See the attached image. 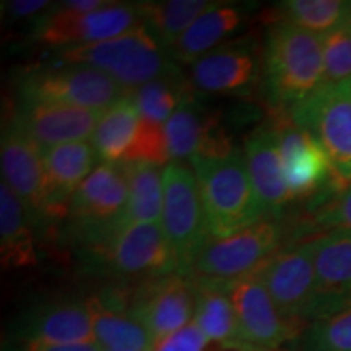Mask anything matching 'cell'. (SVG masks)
Here are the masks:
<instances>
[{
	"label": "cell",
	"instance_id": "4",
	"mask_svg": "<svg viewBox=\"0 0 351 351\" xmlns=\"http://www.w3.org/2000/svg\"><path fill=\"white\" fill-rule=\"evenodd\" d=\"M283 236L280 219L265 218L232 236L210 238L186 275L194 282L231 288L275 256L282 249Z\"/></svg>",
	"mask_w": 351,
	"mask_h": 351
},
{
	"label": "cell",
	"instance_id": "24",
	"mask_svg": "<svg viewBox=\"0 0 351 351\" xmlns=\"http://www.w3.org/2000/svg\"><path fill=\"white\" fill-rule=\"evenodd\" d=\"M32 219L7 182L0 184V258L3 269H20L36 262Z\"/></svg>",
	"mask_w": 351,
	"mask_h": 351
},
{
	"label": "cell",
	"instance_id": "11",
	"mask_svg": "<svg viewBox=\"0 0 351 351\" xmlns=\"http://www.w3.org/2000/svg\"><path fill=\"white\" fill-rule=\"evenodd\" d=\"M257 274L285 319L302 328L311 324L319 300V285L309 238L288 243Z\"/></svg>",
	"mask_w": 351,
	"mask_h": 351
},
{
	"label": "cell",
	"instance_id": "31",
	"mask_svg": "<svg viewBox=\"0 0 351 351\" xmlns=\"http://www.w3.org/2000/svg\"><path fill=\"white\" fill-rule=\"evenodd\" d=\"M300 241L309 238V232L351 231V181L346 184L330 182L314 197L309 212L300 226L295 228Z\"/></svg>",
	"mask_w": 351,
	"mask_h": 351
},
{
	"label": "cell",
	"instance_id": "20",
	"mask_svg": "<svg viewBox=\"0 0 351 351\" xmlns=\"http://www.w3.org/2000/svg\"><path fill=\"white\" fill-rule=\"evenodd\" d=\"M13 339L51 345L96 341L88 302L72 300L34 306L19 320Z\"/></svg>",
	"mask_w": 351,
	"mask_h": 351
},
{
	"label": "cell",
	"instance_id": "22",
	"mask_svg": "<svg viewBox=\"0 0 351 351\" xmlns=\"http://www.w3.org/2000/svg\"><path fill=\"white\" fill-rule=\"evenodd\" d=\"M46 174L47 223L67 217L72 197L93 173L98 153L88 142L64 143L41 150Z\"/></svg>",
	"mask_w": 351,
	"mask_h": 351
},
{
	"label": "cell",
	"instance_id": "27",
	"mask_svg": "<svg viewBox=\"0 0 351 351\" xmlns=\"http://www.w3.org/2000/svg\"><path fill=\"white\" fill-rule=\"evenodd\" d=\"M194 322L207 335L210 343H228L241 340L238 319L232 306L230 288L194 282Z\"/></svg>",
	"mask_w": 351,
	"mask_h": 351
},
{
	"label": "cell",
	"instance_id": "1",
	"mask_svg": "<svg viewBox=\"0 0 351 351\" xmlns=\"http://www.w3.org/2000/svg\"><path fill=\"white\" fill-rule=\"evenodd\" d=\"M262 85L276 111L289 114L324 85L322 38L276 21L265 34Z\"/></svg>",
	"mask_w": 351,
	"mask_h": 351
},
{
	"label": "cell",
	"instance_id": "6",
	"mask_svg": "<svg viewBox=\"0 0 351 351\" xmlns=\"http://www.w3.org/2000/svg\"><path fill=\"white\" fill-rule=\"evenodd\" d=\"M19 101H44L106 111L129 93L114 78L85 65L32 69L20 73Z\"/></svg>",
	"mask_w": 351,
	"mask_h": 351
},
{
	"label": "cell",
	"instance_id": "29",
	"mask_svg": "<svg viewBox=\"0 0 351 351\" xmlns=\"http://www.w3.org/2000/svg\"><path fill=\"white\" fill-rule=\"evenodd\" d=\"M276 21L326 36L351 28V0H288L278 5Z\"/></svg>",
	"mask_w": 351,
	"mask_h": 351
},
{
	"label": "cell",
	"instance_id": "26",
	"mask_svg": "<svg viewBox=\"0 0 351 351\" xmlns=\"http://www.w3.org/2000/svg\"><path fill=\"white\" fill-rule=\"evenodd\" d=\"M140 112L130 91L101 116L91 145L103 163H122L140 127Z\"/></svg>",
	"mask_w": 351,
	"mask_h": 351
},
{
	"label": "cell",
	"instance_id": "30",
	"mask_svg": "<svg viewBox=\"0 0 351 351\" xmlns=\"http://www.w3.org/2000/svg\"><path fill=\"white\" fill-rule=\"evenodd\" d=\"M129 202L124 226L134 223H160L163 213V171L152 165H127Z\"/></svg>",
	"mask_w": 351,
	"mask_h": 351
},
{
	"label": "cell",
	"instance_id": "17",
	"mask_svg": "<svg viewBox=\"0 0 351 351\" xmlns=\"http://www.w3.org/2000/svg\"><path fill=\"white\" fill-rule=\"evenodd\" d=\"M104 111L44 101H19L12 122L41 150L93 137Z\"/></svg>",
	"mask_w": 351,
	"mask_h": 351
},
{
	"label": "cell",
	"instance_id": "8",
	"mask_svg": "<svg viewBox=\"0 0 351 351\" xmlns=\"http://www.w3.org/2000/svg\"><path fill=\"white\" fill-rule=\"evenodd\" d=\"M309 132L330 161L335 184L351 181V82L322 85L288 114Z\"/></svg>",
	"mask_w": 351,
	"mask_h": 351
},
{
	"label": "cell",
	"instance_id": "36",
	"mask_svg": "<svg viewBox=\"0 0 351 351\" xmlns=\"http://www.w3.org/2000/svg\"><path fill=\"white\" fill-rule=\"evenodd\" d=\"M210 340L192 320L186 327L155 340L152 351H207Z\"/></svg>",
	"mask_w": 351,
	"mask_h": 351
},
{
	"label": "cell",
	"instance_id": "13",
	"mask_svg": "<svg viewBox=\"0 0 351 351\" xmlns=\"http://www.w3.org/2000/svg\"><path fill=\"white\" fill-rule=\"evenodd\" d=\"M262 51L254 36L221 44L192 64V88L215 95L251 93L262 82Z\"/></svg>",
	"mask_w": 351,
	"mask_h": 351
},
{
	"label": "cell",
	"instance_id": "9",
	"mask_svg": "<svg viewBox=\"0 0 351 351\" xmlns=\"http://www.w3.org/2000/svg\"><path fill=\"white\" fill-rule=\"evenodd\" d=\"M93 258L111 275L140 282L179 271L178 257L161 223H134L91 245Z\"/></svg>",
	"mask_w": 351,
	"mask_h": 351
},
{
	"label": "cell",
	"instance_id": "5",
	"mask_svg": "<svg viewBox=\"0 0 351 351\" xmlns=\"http://www.w3.org/2000/svg\"><path fill=\"white\" fill-rule=\"evenodd\" d=\"M161 226L178 257L179 274L186 275L192 261L212 238L194 169L184 161H171L163 171Z\"/></svg>",
	"mask_w": 351,
	"mask_h": 351
},
{
	"label": "cell",
	"instance_id": "14",
	"mask_svg": "<svg viewBox=\"0 0 351 351\" xmlns=\"http://www.w3.org/2000/svg\"><path fill=\"white\" fill-rule=\"evenodd\" d=\"M241 340L269 350L295 341L302 327L283 317L257 270L230 288Z\"/></svg>",
	"mask_w": 351,
	"mask_h": 351
},
{
	"label": "cell",
	"instance_id": "33",
	"mask_svg": "<svg viewBox=\"0 0 351 351\" xmlns=\"http://www.w3.org/2000/svg\"><path fill=\"white\" fill-rule=\"evenodd\" d=\"M293 345V351H351V307L307 324Z\"/></svg>",
	"mask_w": 351,
	"mask_h": 351
},
{
	"label": "cell",
	"instance_id": "2",
	"mask_svg": "<svg viewBox=\"0 0 351 351\" xmlns=\"http://www.w3.org/2000/svg\"><path fill=\"white\" fill-rule=\"evenodd\" d=\"M189 163L197 176L212 238L232 236L265 219L238 150L225 158L194 156Z\"/></svg>",
	"mask_w": 351,
	"mask_h": 351
},
{
	"label": "cell",
	"instance_id": "10",
	"mask_svg": "<svg viewBox=\"0 0 351 351\" xmlns=\"http://www.w3.org/2000/svg\"><path fill=\"white\" fill-rule=\"evenodd\" d=\"M140 25H143L140 2H112L86 13L69 10L59 3L36 20L32 38L43 46L62 51L122 36Z\"/></svg>",
	"mask_w": 351,
	"mask_h": 351
},
{
	"label": "cell",
	"instance_id": "28",
	"mask_svg": "<svg viewBox=\"0 0 351 351\" xmlns=\"http://www.w3.org/2000/svg\"><path fill=\"white\" fill-rule=\"evenodd\" d=\"M215 2L207 0H168V2H140L142 21L156 41L169 51L176 41L191 28L202 13Z\"/></svg>",
	"mask_w": 351,
	"mask_h": 351
},
{
	"label": "cell",
	"instance_id": "16",
	"mask_svg": "<svg viewBox=\"0 0 351 351\" xmlns=\"http://www.w3.org/2000/svg\"><path fill=\"white\" fill-rule=\"evenodd\" d=\"M3 182L23 204L32 223H47L46 174L43 153L12 121L7 122L0 142Z\"/></svg>",
	"mask_w": 351,
	"mask_h": 351
},
{
	"label": "cell",
	"instance_id": "39",
	"mask_svg": "<svg viewBox=\"0 0 351 351\" xmlns=\"http://www.w3.org/2000/svg\"><path fill=\"white\" fill-rule=\"evenodd\" d=\"M112 2L114 0H67V2H62L60 5L69 8V10L86 13V12L99 10V8L106 7Z\"/></svg>",
	"mask_w": 351,
	"mask_h": 351
},
{
	"label": "cell",
	"instance_id": "35",
	"mask_svg": "<svg viewBox=\"0 0 351 351\" xmlns=\"http://www.w3.org/2000/svg\"><path fill=\"white\" fill-rule=\"evenodd\" d=\"M320 38L324 49V85L351 82V28Z\"/></svg>",
	"mask_w": 351,
	"mask_h": 351
},
{
	"label": "cell",
	"instance_id": "7",
	"mask_svg": "<svg viewBox=\"0 0 351 351\" xmlns=\"http://www.w3.org/2000/svg\"><path fill=\"white\" fill-rule=\"evenodd\" d=\"M129 181L122 163H101L78 187L69 207L70 226L90 245L124 228Z\"/></svg>",
	"mask_w": 351,
	"mask_h": 351
},
{
	"label": "cell",
	"instance_id": "19",
	"mask_svg": "<svg viewBox=\"0 0 351 351\" xmlns=\"http://www.w3.org/2000/svg\"><path fill=\"white\" fill-rule=\"evenodd\" d=\"M309 241L319 285L314 322L351 307V231L324 232Z\"/></svg>",
	"mask_w": 351,
	"mask_h": 351
},
{
	"label": "cell",
	"instance_id": "32",
	"mask_svg": "<svg viewBox=\"0 0 351 351\" xmlns=\"http://www.w3.org/2000/svg\"><path fill=\"white\" fill-rule=\"evenodd\" d=\"M191 93V83H186L181 75H171L145 83L137 90L130 91L140 117L153 124L163 125Z\"/></svg>",
	"mask_w": 351,
	"mask_h": 351
},
{
	"label": "cell",
	"instance_id": "40",
	"mask_svg": "<svg viewBox=\"0 0 351 351\" xmlns=\"http://www.w3.org/2000/svg\"><path fill=\"white\" fill-rule=\"evenodd\" d=\"M103 351H108V350H103Z\"/></svg>",
	"mask_w": 351,
	"mask_h": 351
},
{
	"label": "cell",
	"instance_id": "38",
	"mask_svg": "<svg viewBox=\"0 0 351 351\" xmlns=\"http://www.w3.org/2000/svg\"><path fill=\"white\" fill-rule=\"evenodd\" d=\"M51 3L46 0H15V2L7 3V10L12 19H23V16H32L34 13L46 10Z\"/></svg>",
	"mask_w": 351,
	"mask_h": 351
},
{
	"label": "cell",
	"instance_id": "3",
	"mask_svg": "<svg viewBox=\"0 0 351 351\" xmlns=\"http://www.w3.org/2000/svg\"><path fill=\"white\" fill-rule=\"evenodd\" d=\"M57 59L65 65L101 70L127 91L179 73L169 52L143 25L122 36L62 49L57 52Z\"/></svg>",
	"mask_w": 351,
	"mask_h": 351
},
{
	"label": "cell",
	"instance_id": "15",
	"mask_svg": "<svg viewBox=\"0 0 351 351\" xmlns=\"http://www.w3.org/2000/svg\"><path fill=\"white\" fill-rule=\"evenodd\" d=\"M271 124L276 132L283 174L291 200L315 197L330 186L332 166L317 140L298 127L288 114H282Z\"/></svg>",
	"mask_w": 351,
	"mask_h": 351
},
{
	"label": "cell",
	"instance_id": "12",
	"mask_svg": "<svg viewBox=\"0 0 351 351\" xmlns=\"http://www.w3.org/2000/svg\"><path fill=\"white\" fill-rule=\"evenodd\" d=\"M129 313L153 340L169 335L194 320V283L179 271L143 280L132 289Z\"/></svg>",
	"mask_w": 351,
	"mask_h": 351
},
{
	"label": "cell",
	"instance_id": "18",
	"mask_svg": "<svg viewBox=\"0 0 351 351\" xmlns=\"http://www.w3.org/2000/svg\"><path fill=\"white\" fill-rule=\"evenodd\" d=\"M171 161H189L194 156L225 158L234 153L218 112L207 111L189 93L165 124Z\"/></svg>",
	"mask_w": 351,
	"mask_h": 351
},
{
	"label": "cell",
	"instance_id": "21",
	"mask_svg": "<svg viewBox=\"0 0 351 351\" xmlns=\"http://www.w3.org/2000/svg\"><path fill=\"white\" fill-rule=\"evenodd\" d=\"M244 160L263 215L265 218L280 219L291 197L283 174L274 124L258 125L247 135Z\"/></svg>",
	"mask_w": 351,
	"mask_h": 351
},
{
	"label": "cell",
	"instance_id": "25",
	"mask_svg": "<svg viewBox=\"0 0 351 351\" xmlns=\"http://www.w3.org/2000/svg\"><path fill=\"white\" fill-rule=\"evenodd\" d=\"M93 319L96 343L108 351H152L153 337L129 311L103 304L98 298L86 300Z\"/></svg>",
	"mask_w": 351,
	"mask_h": 351
},
{
	"label": "cell",
	"instance_id": "34",
	"mask_svg": "<svg viewBox=\"0 0 351 351\" xmlns=\"http://www.w3.org/2000/svg\"><path fill=\"white\" fill-rule=\"evenodd\" d=\"M122 163L127 165H152L161 168L171 163L168 140L165 135V125L153 124L150 121H140V127L125 153Z\"/></svg>",
	"mask_w": 351,
	"mask_h": 351
},
{
	"label": "cell",
	"instance_id": "37",
	"mask_svg": "<svg viewBox=\"0 0 351 351\" xmlns=\"http://www.w3.org/2000/svg\"><path fill=\"white\" fill-rule=\"evenodd\" d=\"M8 351H103V346L96 341L91 343H73V345H51L38 343V341H13Z\"/></svg>",
	"mask_w": 351,
	"mask_h": 351
},
{
	"label": "cell",
	"instance_id": "23",
	"mask_svg": "<svg viewBox=\"0 0 351 351\" xmlns=\"http://www.w3.org/2000/svg\"><path fill=\"white\" fill-rule=\"evenodd\" d=\"M244 21L243 7L230 2H215L168 51L171 59L176 64H195L200 57L221 46L226 38L238 32Z\"/></svg>",
	"mask_w": 351,
	"mask_h": 351
}]
</instances>
